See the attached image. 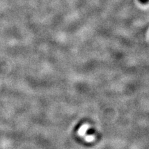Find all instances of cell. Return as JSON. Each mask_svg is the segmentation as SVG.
Returning a JSON list of instances; mask_svg holds the SVG:
<instances>
[{"mask_svg":"<svg viewBox=\"0 0 149 149\" xmlns=\"http://www.w3.org/2000/svg\"><path fill=\"white\" fill-rule=\"evenodd\" d=\"M148 1V0H140V1L143 3H147Z\"/></svg>","mask_w":149,"mask_h":149,"instance_id":"cell-1","label":"cell"}]
</instances>
